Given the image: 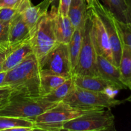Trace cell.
Instances as JSON below:
<instances>
[{"label": "cell", "mask_w": 131, "mask_h": 131, "mask_svg": "<svg viewBox=\"0 0 131 131\" xmlns=\"http://www.w3.org/2000/svg\"><path fill=\"white\" fill-rule=\"evenodd\" d=\"M40 75L39 61L32 53L20 63L6 72L3 86L11 88V95L40 99Z\"/></svg>", "instance_id": "6da1fadb"}, {"label": "cell", "mask_w": 131, "mask_h": 131, "mask_svg": "<svg viewBox=\"0 0 131 131\" xmlns=\"http://www.w3.org/2000/svg\"><path fill=\"white\" fill-rule=\"evenodd\" d=\"M99 110L102 109L75 107L61 101L37 116L35 127L40 130H63V124L67 122Z\"/></svg>", "instance_id": "7a4b0ae2"}, {"label": "cell", "mask_w": 131, "mask_h": 131, "mask_svg": "<svg viewBox=\"0 0 131 131\" xmlns=\"http://www.w3.org/2000/svg\"><path fill=\"white\" fill-rule=\"evenodd\" d=\"M57 104L42 99L11 95L0 108V116L20 118L35 122L37 116L52 108Z\"/></svg>", "instance_id": "3957f363"}, {"label": "cell", "mask_w": 131, "mask_h": 131, "mask_svg": "<svg viewBox=\"0 0 131 131\" xmlns=\"http://www.w3.org/2000/svg\"><path fill=\"white\" fill-rule=\"evenodd\" d=\"M58 10V8L51 6V10L41 19L31 36L33 53L40 63L47 54L58 43L54 28V16Z\"/></svg>", "instance_id": "277c9868"}, {"label": "cell", "mask_w": 131, "mask_h": 131, "mask_svg": "<svg viewBox=\"0 0 131 131\" xmlns=\"http://www.w3.org/2000/svg\"><path fill=\"white\" fill-rule=\"evenodd\" d=\"M63 130L116 131L111 109H102L83 115L63 124Z\"/></svg>", "instance_id": "5b68a950"}, {"label": "cell", "mask_w": 131, "mask_h": 131, "mask_svg": "<svg viewBox=\"0 0 131 131\" xmlns=\"http://www.w3.org/2000/svg\"><path fill=\"white\" fill-rule=\"evenodd\" d=\"M63 102L75 107L111 109L125 101L115 99V97L107 93L84 90L74 84V88Z\"/></svg>", "instance_id": "8992f818"}, {"label": "cell", "mask_w": 131, "mask_h": 131, "mask_svg": "<svg viewBox=\"0 0 131 131\" xmlns=\"http://www.w3.org/2000/svg\"><path fill=\"white\" fill-rule=\"evenodd\" d=\"M97 53L95 48L92 35V22L88 14L83 33V42L76 65L73 70V75L97 76Z\"/></svg>", "instance_id": "52a82bcc"}, {"label": "cell", "mask_w": 131, "mask_h": 131, "mask_svg": "<svg viewBox=\"0 0 131 131\" xmlns=\"http://www.w3.org/2000/svg\"><path fill=\"white\" fill-rule=\"evenodd\" d=\"M88 6L93 9L103 22L110 38L113 63L118 67L122 52L123 43L118 27L117 20L103 3H101L100 0H90Z\"/></svg>", "instance_id": "ba28073f"}, {"label": "cell", "mask_w": 131, "mask_h": 131, "mask_svg": "<svg viewBox=\"0 0 131 131\" xmlns=\"http://www.w3.org/2000/svg\"><path fill=\"white\" fill-rule=\"evenodd\" d=\"M40 66L41 72L54 74L66 79L72 78L73 69L68 45L58 43L42 60Z\"/></svg>", "instance_id": "9c48e42d"}, {"label": "cell", "mask_w": 131, "mask_h": 131, "mask_svg": "<svg viewBox=\"0 0 131 131\" xmlns=\"http://www.w3.org/2000/svg\"><path fill=\"white\" fill-rule=\"evenodd\" d=\"M87 9L92 22V35L96 52L97 54L101 55L113 63L110 38L104 24L97 13L88 7V5Z\"/></svg>", "instance_id": "30bf717a"}, {"label": "cell", "mask_w": 131, "mask_h": 131, "mask_svg": "<svg viewBox=\"0 0 131 131\" xmlns=\"http://www.w3.org/2000/svg\"><path fill=\"white\" fill-rule=\"evenodd\" d=\"M74 84L77 87L94 92H105L115 97L116 93L119 91L115 86L107 81L105 80L99 75H76L72 76Z\"/></svg>", "instance_id": "8fae6325"}, {"label": "cell", "mask_w": 131, "mask_h": 131, "mask_svg": "<svg viewBox=\"0 0 131 131\" xmlns=\"http://www.w3.org/2000/svg\"><path fill=\"white\" fill-rule=\"evenodd\" d=\"M33 53L31 37L6 52V57L1 65V71L7 72L24 61Z\"/></svg>", "instance_id": "7c38bea8"}, {"label": "cell", "mask_w": 131, "mask_h": 131, "mask_svg": "<svg viewBox=\"0 0 131 131\" xmlns=\"http://www.w3.org/2000/svg\"><path fill=\"white\" fill-rule=\"evenodd\" d=\"M97 67L98 75L113 84L118 90L127 88L122 81L119 68L106 58L97 54Z\"/></svg>", "instance_id": "4fadbf2b"}, {"label": "cell", "mask_w": 131, "mask_h": 131, "mask_svg": "<svg viewBox=\"0 0 131 131\" xmlns=\"http://www.w3.org/2000/svg\"><path fill=\"white\" fill-rule=\"evenodd\" d=\"M32 34L21 14H19L9 24V50L31 37Z\"/></svg>", "instance_id": "5bb4252c"}, {"label": "cell", "mask_w": 131, "mask_h": 131, "mask_svg": "<svg viewBox=\"0 0 131 131\" xmlns=\"http://www.w3.org/2000/svg\"><path fill=\"white\" fill-rule=\"evenodd\" d=\"M50 5L49 0H43L35 6L31 5L21 14L32 35L41 19L48 12Z\"/></svg>", "instance_id": "9a60e30c"}, {"label": "cell", "mask_w": 131, "mask_h": 131, "mask_svg": "<svg viewBox=\"0 0 131 131\" xmlns=\"http://www.w3.org/2000/svg\"><path fill=\"white\" fill-rule=\"evenodd\" d=\"M67 15L75 29L84 31L88 17L86 0H71Z\"/></svg>", "instance_id": "2e32d148"}, {"label": "cell", "mask_w": 131, "mask_h": 131, "mask_svg": "<svg viewBox=\"0 0 131 131\" xmlns=\"http://www.w3.org/2000/svg\"><path fill=\"white\" fill-rule=\"evenodd\" d=\"M54 33L58 43L68 44L74 33L75 28L68 15H63L58 10L54 20Z\"/></svg>", "instance_id": "e0dca14e"}, {"label": "cell", "mask_w": 131, "mask_h": 131, "mask_svg": "<svg viewBox=\"0 0 131 131\" xmlns=\"http://www.w3.org/2000/svg\"><path fill=\"white\" fill-rule=\"evenodd\" d=\"M118 68L123 83L131 90V50L124 44Z\"/></svg>", "instance_id": "ac0fdd59"}, {"label": "cell", "mask_w": 131, "mask_h": 131, "mask_svg": "<svg viewBox=\"0 0 131 131\" xmlns=\"http://www.w3.org/2000/svg\"><path fill=\"white\" fill-rule=\"evenodd\" d=\"M74 86V80L72 77L67 79L54 90L49 94L41 97L40 99L44 101L53 103H58L63 101L70 93Z\"/></svg>", "instance_id": "d6986e66"}, {"label": "cell", "mask_w": 131, "mask_h": 131, "mask_svg": "<svg viewBox=\"0 0 131 131\" xmlns=\"http://www.w3.org/2000/svg\"><path fill=\"white\" fill-rule=\"evenodd\" d=\"M67 79L54 74L41 72V97L49 94L61 85Z\"/></svg>", "instance_id": "ffe728a7"}, {"label": "cell", "mask_w": 131, "mask_h": 131, "mask_svg": "<svg viewBox=\"0 0 131 131\" xmlns=\"http://www.w3.org/2000/svg\"><path fill=\"white\" fill-rule=\"evenodd\" d=\"M83 33L84 31L79 29H75L74 33L70 38V40L67 44L70 62L73 70L76 65L80 53L82 42H83Z\"/></svg>", "instance_id": "44dd1931"}, {"label": "cell", "mask_w": 131, "mask_h": 131, "mask_svg": "<svg viewBox=\"0 0 131 131\" xmlns=\"http://www.w3.org/2000/svg\"><path fill=\"white\" fill-rule=\"evenodd\" d=\"M118 21L127 23V7L125 0H100Z\"/></svg>", "instance_id": "7402d4cb"}, {"label": "cell", "mask_w": 131, "mask_h": 131, "mask_svg": "<svg viewBox=\"0 0 131 131\" xmlns=\"http://www.w3.org/2000/svg\"><path fill=\"white\" fill-rule=\"evenodd\" d=\"M35 127L34 122L30 120L7 116H0V131L10 130L17 127Z\"/></svg>", "instance_id": "603a6c76"}, {"label": "cell", "mask_w": 131, "mask_h": 131, "mask_svg": "<svg viewBox=\"0 0 131 131\" xmlns=\"http://www.w3.org/2000/svg\"><path fill=\"white\" fill-rule=\"evenodd\" d=\"M117 24L122 43L131 50V24L128 23H122L118 20Z\"/></svg>", "instance_id": "cb8c5ba5"}, {"label": "cell", "mask_w": 131, "mask_h": 131, "mask_svg": "<svg viewBox=\"0 0 131 131\" xmlns=\"http://www.w3.org/2000/svg\"><path fill=\"white\" fill-rule=\"evenodd\" d=\"M9 24L0 20V47L6 51L9 49Z\"/></svg>", "instance_id": "d4e9b609"}, {"label": "cell", "mask_w": 131, "mask_h": 131, "mask_svg": "<svg viewBox=\"0 0 131 131\" xmlns=\"http://www.w3.org/2000/svg\"><path fill=\"white\" fill-rule=\"evenodd\" d=\"M20 14L18 10L9 8H0V20L10 23L17 14Z\"/></svg>", "instance_id": "484cf974"}, {"label": "cell", "mask_w": 131, "mask_h": 131, "mask_svg": "<svg viewBox=\"0 0 131 131\" xmlns=\"http://www.w3.org/2000/svg\"><path fill=\"white\" fill-rule=\"evenodd\" d=\"M24 1V0H0V8H9L18 10Z\"/></svg>", "instance_id": "4316f807"}, {"label": "cell", "mask_w": 131, "mask_h": 131, "mask_svg": "<svg viewBox=\"0 0 131 131\" xmlns=\"http://www.w3.org/2000/svg\"><path fill=\"white\" fill-rule=\"evenodd\" d=\"M12 93V89L7 86H0V102H5L8 100Z\"/></svg>", "instance_id": "83f0119b"}, {"label": "cell", "mask_w": 131, "mask_h": 131, "mask_svg": "<svg viewBox=\"0 0 131 131\" xmlns=\"http://www.w3.org/2000/svg\"><path fill=\"white\" fill-rule=\"evenodd\" d=\"M71 0H60L58 12L63 15H67Z\"/></svg>", "instance_id": "f1b7e54d"}, {"label": "cell", "mask_w": 131, "mask_h": 131, "mask_svg": "<svg viewBox=\"0 0 131 131\" xmlns=\"http://www.w3.org/2000/svg\"><path fill=\"white\" fill-rule=\"evenodd\" d=\"M127 7V23L131 24V0H125Z\"/></svg>", "instance_id": "f546056e"}, {"label": "cell", "mask_w": 131, "mask_h": 131, "mask_svg": "<svg viewBox=\"0 0 131 131\" xmlns=\"http://www.w3.org/2000/svg\"><path fill=\"white\" fill-rule=\"evenodd\" d=\"M6 52H7V51L2 49H0V72H1V65H2V63L5 60V57H6Z\"/></svg>", "instance_id": "4dcf8cb0"}, {"label": "cell", "mask_w": 131, "mask_h": 131, "mask_svg": "<svg viewBox=\"0 0 131 131\" xmlns=\"http://www.w3.org/2000/svg\"><path fill=\"white\" fill-rule=\"evenodd\" d=\"M6 72L1 71L0 72V86H3L4 81H5V75H6Z\"/></svg>", "instance_id": "1f68e13d"}, {"label": "cell", "mask_w": 131, "mask_h": 131, "mask_svg": "<svg viewBox=\"0 0 131 131\" xmlns=\"http://www.w3.org/2000/svg\"><path fill=\"white\" fill-rule=\"evenodd\" d=\"M51 1V6H54L58 8L59 6V3H60V0H49Z\"/></svg>", "instance_id": "d6a6232c"}, {"label": "cell", "mask_w": 131, "mask_h": 131, "mask_svg": "<svg viewBox=\"0 0 131 131\" xmlns=\"http://www.w3.org/2000/svg\"><path fill=\"white\" fill-rule=\"evenodd\" d=\"M124 101H128V102H131V94H130V95L129 96V97H128L127 98L125 99L124 100Z\"/></svg>", "instance_id": "836d02e7"}, {"label": "cell", "mask_w": 131, "mask_h": 131, "mask_svg": "<svg viewBox=\"0 0 131 131\" xmlns=\"http://www.w3.org/2000/svg\"><path fill=\"white\" fill-rule=\"evenodd\" d=\"M3 103H4V102H0V108H1V106H3Z\"/></svg>", "instance_id": "e575fe53"}, {"label": "cell", "mask_w": 131, "mask_h": 131, "mask_svg": "<svg viewBox=\"0 0 131 131\" xmlns=\"http://www.w3.org/2000/svg\"><path fill=\"white\" fill-rule=\"evenodd\" d=\"M86 3H87V5H88V3H89L90 0H86Z\"/></svg>", "instance_id": "d590c367"}, {"label": "cell", "mask_w": 131, "mask_h": 131, "mask_svg": "<svg viewBox=\"0 0 131 131\" xmlns=\"http://www.w3.org/2000/svg\"><path fill=\"white\" fill-rule=\"evenodd\" d=\"M0 49H1V47H0ZM3 50H4V49H3Z\"/></svg>", "instance_id": "8d00e7d4"}]
</instances>
